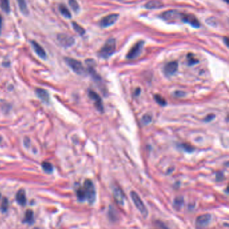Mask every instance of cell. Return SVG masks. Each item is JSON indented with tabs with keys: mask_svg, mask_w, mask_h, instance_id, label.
Wrapping results in <instances>:
<instances>
[{
	"mask_svg": "<svg viewBox=\"0 0 229 229\" xmlns=\"http://www.w3.org/2000/svg\"><path fill=\"white\" fill-rule=\"evenodd\" d=\"M116 51V40L114 38H110L105 43L99 52L101 58L106 59L111 56Z\"/></svg>",
	"mask_w": 229,
	"mask_h": 229,
	"instance_id": "cell-1",
	"label": "cell"
},
{
	"mask_svg": "<svg viewBox=\"0 0 229 229\" xmlns=\"http://www.w3.org/2000/svg\"><path fill=\"white\" fill-rule=\"evenodd\" d=\"M83 190L85 191L86 200L92 205L96 200V190L93 182L90 180H86L83 184Z\"/></svg>",
	"mask_w": 229,
	"mask_h": 229,
	"instance_id": "cell-2",
	"label": "cell"
},
{
	"mask_svg": "<svg viewBox=\"0 0 229 229\" xmlns=\"http://www.w3.org/2000/svg\"><path fill=\"white\" fill-rule=\"evenodd\" d=\"M130 196H131L132 200L133 201L134 205L136 207V208L140 211L142 215L144 218H146L148 216V210L146 208V206H145L144 204L142 201L140 196L134 191H132L130 192Z\"/></svg>",
	"mask_w": 229,
	"mask_h": 229,
	"instance_id": "cell-3",
	"label": "cell"
},
{
	"mask_svg": "<svg viewBox=\"0 0 229 229\" xmlns=\"http://www.w3.org/2000/svg\"><path fill=\"white\" fill-rule=\"evenodd\" d=\"M65 60L67 64V65L69 66L75 73H77V74H84V67H83L82 63L79 61V60L71 58H65Z\"/></svg>",
	"mask_w": 229,
	"mask_h": 229,
	"instance_id": "cell-4",
	"label": "cell"
},
{
	"mask_svg": "<svg viewBox=\"0 0 229 229\" xmlns=\"http://www.w3.org/2000/svg\"><path fill=\"white\" fill-rule=\"evenodd\" d=\"M143 46H144L143 41L138 42L136 44H134L133 47L130 50L128 53L127 54L126 58L128 59L132 60V59H135L136 58H137L138 56H139V55L142 52V50H143Z\"/></svg>",
	"mask_w": 229,
	"mask_h": 229,
	"instance_id": "cell-5",
	"label": "cell"
},
{
	"mask_svg": "<svg viewBox=\"0 0 229 229\" xmlns=\"http://www.w3.org/2000/svg\"><path fill=\"white\" fill-rule=\"evenodd\" d=\"M57 38L59 44L65 48L71 47L75 44V39L67 34H59Z\"/></svg>",
	"mask_w": 229,
	"mask_h": 229,
	"instance_id": "cell-6",
	"label": "cell"
},
{
	"mask_svg": "<svg viewBox=\"0 0 229 229\" xmlns=\"http://www.w3.org/2000/svg\"><path fill=\"white\" fill-rule=\"evenodd\" d=\"M210 220H211V215L209 214H205L199 216L195 220L196 227L198 229L205 228L208 226Z\"/></svg>",
	"mask_w": 229,
	"mask_h": 229,
	"instance_id": "cell-7",
	"label": "cell"
},
{
	"mask_svg": "<svg viewBox=\"0 0 229 229\" xmlns=\"http://www.w3.org/2000/svg\"><path fill=\"white\" fill-rule=\"evenodd\" d=\"M118 14L112 13L103 17L100 21V26L101 28H107L112 26L116 22L118 19Z\"/></svg>",
	"mask_w": 229,
	"mask_h": 229,
	"instance_id": "cell-8",
	"label": "cell"
},
{
	"mask_svg": "<svg viewBox=\"0 0 229 229\" xmlns=\"http://www.w3.org/2000/svg\"><path fill=\"white\" fill-rule=\"evenodd\" d=\"M88 96L93 101L94 105H95L96 109L100 112L104 111V106H103V103L100 96L99 95L97 94L96 92L93 91H88Z\"/></svg>",
	"mask_w": 229,
	"mask_h": 229,
	"instance_id": "cell-9",
	"label": "cell"
},
{
	"mask_svg": "<svg viewBox=\"0 0 229 229\" xmlns=\"http://www.w3.org/2000/svg\"><path fill=\"white\" fill-rule=\"evenodd\" d=\"M182 13H181L180 12H177V11L175 10H170L168 11V12H165L162 14V18L165 20L167 21H176L177 20H181V17H182Z\"/></svg>",
	"mask_w": 229,
	"mask_h": 229,
	"instance_id": "cell-10",
	"label": "cell"
},
{
	"mask_svg": "<svg viewBox=\"0 0 229 229\" xmlns=\"http://www.w3.org/2000/svg\"><path fill=\"white\" fill-rule=\"evenodd\" d=\"M181 20L184 22L189 24L194 28H199L200 26V23L199 22L198 20L191 14H183Z\"/></svg>",
	"mask_w": 229,
	"mask_h": 229,
	"instance_id": "cell-11",
	"label": "cell"
},
{
	"mask_svg": "<svg viewBox=\"0 0 229 229\" xmlns=\"http://www.w3.org/2000/svg\"><path fill=\"white\" fill-rule=\"evenodd\" d=\"M178 69V63L177 61H172L168 62L166 65L164 66V73L166 76L169 77L172 76L173 74H175Z\"/></svg>",
	"mask_w": 229,
	"mask_h": 229,
	"instance_id": "cell-12",
	"label": "cell"
},
{
	"mask_svg": "<svg viewBox=\"0 0 229 229\" xmlns=\"http://www.w3.org/2000/svg\"><path fill=\"white\" fill-rule=\"evenodd\" d=\"M113 196L115 201L120 205H123L124 202V194L118 187H115L113 190Z\"/></svg>",
	"mask_w": 229,
	"mask_h": 229,
	"instance_id": "cell-13",
	"label": "cell"
},
{
	"mask_svg": "<svg viewBox=\"0 0 229 229\" xmlns=\"http://www.w3.org/2000/svg\"><path fill=\"white\" fill-rule=\"evenodd\" d=\"M31 44L32 46V48H33L34 52L36 53V54H37L40 58H41L42 59H46V53L42 46L35 41H32Z\"/></svg>",
	"mask_w": 229,
	"mask_h": 229,
	"instance_id": "cell-14",
	"label": "cell"
},
{
	"mask_svg": "<svg viewBox=\"0 0 229 229\" xmlns=\"http://www.w3.org/2000/svg\"><path fill=\"white\" fill-rule=\"evenodd\" d=\"M36 94L38 97L42 101L46 103H49L50 101V96L49 95L45 89L38 88L36 89Z\"/></svg>",
	"mask_w": 229,
	"mask_h": 229,
	"instance_id": "cell-15",
	"label": "cell"
},
{
	"mask_svg": "<svg viewBox=\"0 0 229 229\" xmlns=\"http://www.w3.org/2000/svg\"><path fill=\"white\" fill-rule=\"evenodd\" d=\"M16 200L19 205L22 206H25L26 204V193L24 189H20L18 190L16 194Z\"/></svg>",
	"mask_w": 229,
	"mask_h": 229,
	"instance_id": "cell-16",
	"label": "cell"
},
{
	"mask_svg": "<svg viewBox=\"0 0 229 229\" xmlns=\"http://www.w3.org/2000/svg\"><path fill=\"white\" fill-rule=\"evenodd\" d=\"M59 9L62 16H64L65 17H66V18L67 19L71 18V13L69 12V10L68 9V8L65 5L63 4L60 5Z\"/></svg>",
	"mask_w": 229,
	"mask_h": 229,
	"instance_id": "cell-17",
	"label": "cell"
},
{
	"mask_svg": "<svg viewBox=\"0 0 229 229\" xmlns=\"http://www.w3.org/2000/svg\"><path fill=\"white\" fill-rule=\"evenodd\" d=\"M17 2L19 6L21 12L24 15H27L28 13V9L25 0H17Z\"/></svg>",
	"mask_w": 229,
	"mask_h": 229,
	"instance_id": "cell-18",
	"label": "cell"
},
{
	"mask_svg": "<svg viewBox=\"0 0 229 229\" xmlns=\"http://www.w3.org/2000/svg\"><path fill=\"white\" fill-rule=\"evenodd\" d=\"M162 6H163V4L159 1H151L150 2L147 3L146 6H145V7H146L147 9H149L160 8H161Z\"/></svg>",
	"mask_w": 229,
	"mask_h": 229,
	"instance_id": "cell-19",
	"label": "cell"
},
{
	"mask_svg": "<svg viewBox=\"0 0 229 229\" xmlns=\"http://www.w3.org/2000/svg\"><path fill=\"white\" fill-rule=\"evenodd\" d=\"M33 219H34L33 212H32L31 210H28L26 212V214H25L24 221L26 223L32 224L34 222Z\"/></svg>",
	"mask_w": 229,
	"mask_h": 229,
	"instance_id": "cell-20",
	"label": "cell"
},
{
	"mask_svg": "<svg viewBox=\"0 0 229 229\" xmlns=\"http://www.w3.org/2000/svg\"><path fill=\"white\" fill-rule=\"evenodd\" d=\"M0 8L4 12L9 13L10 12L9 0H0Z\"/></svg>",
	"mask_w": 229,
	"mask_h": 229,
	"instance_id": "cell-21",
	"label": "cell"
},
{
	"mask_svg": "<svg viewBox=\"0 0 229 229\" xmlns=\"http://www.w3.org/2000/svg\"><path fill=\"white\" fill-rule=\"evenodd\" d=\"M184 205V199L182 197H177L174 200L173 206L176 210H180L181 208Z\"/></svg>",
	"mask_w": 229,
	"mask_h": 229,
	"instance_id": "cell-22",
	"label": "cell"
},
{
	"mask_svg": "<svg viewBox=\"0 0 229 229\" xmlns=\"http://www.w3.org/2000/svg\"><path fill=\"white\" fill-rule=\"evenodd\" d=\"M72 26H73V29L75 30V31L76 32H77L79 35L83 36V34H85V30H84V28H83L81 26H79L78 24L74 22L73 21V22H72Z\"/></svg>",
	"mask_w": 229,
	"mask_h": 229,
	"instance_id": "cell-23",
	"label": "cell"
},
{
	"mask_svg": "<svg viewBox=\"0 0 229 229\" xmlns=\"http://www.w3.org/2000/svg\"><path fill=\"white\" fill-rule=\"evenodd\" d=\"M76 194H77V196L78 199L80 201H84L86 200V196L85 194V191L83 190V188H79L77 191H76Z\"/></svg>",
	"mask_w": 229,
	"mask_h": 229,
	"instance_id": "cell-24",
	"label": "cell"
},
{
	"mask_svg": "<svg viewBox=\"0 0 229 229\" xmlns=\"http://www.w3.org/2000/svg\"><path fill=\"white\" fill-rule=\"evenodd\" d=\"M42 169L44 170L45 172L46 173H51L53 171V167L52 166V164L49 163V162H44L42 163Z\"/></svg>",
	"mask_w": 229,
	"mask_h": 229,
	"instance_id": "cell-25",
	"label": "cell"
},
{
	"mask_svg": "<svg viewBox=\"0 0 229 229\" xmlns=\"http://www.w3.org/2000/svg\"><path fill=\"white\" fill-rule=\"evenodd\" d=\"M69 4L71 6V9L74 11L75 13H77L79 11V3L76 0H69Z\"/></svg>",
	"mask_w": 229,
	"mask_h": 229,
	"instance_id": "cell-26",
	"label": "cell"
},
{
	"mask_svg": "<svg viewBox=\"0 0 229 229\" xmlns=\"http://www.w3.org/2000/svg\"><path fill=\"white\" fill-rule=\"evenodd\" d=\"M154 97H155V99L156 102H157L159 105H161V106L166 105L167 102L165 101V99L164 98H163V97H162V96L161 95H155Z\"/></svg>",
	"mask_w": 229,
	"mask_h": 229,
	"instance_id": "cell-27",
	"label": "cell"
},
{
	"mask_svg": "<svg viewBox=\"0 0 229 229\" xmlns=\"http://www.w3.org/2000/svg\"><path fill=\"white\" fill-rule=\"evenodd\" d=\"M8 208V200L7 198H3L2 202L1 210L3 212H5Z\"/></svg>",
	"mask_w": 229,
	"mask_h": 229,
	"instance_id": "cell-28",
	"label": "cell"
},
{
	"mask_svg": "<svg viewBox=\"0 0 229 229\" xmlns=\"http://www.w3.org/2000/svg\"><path fill=\"white\" fill-rule=\"evenodd\" d=\"M188 64H190V65H194V64L198 62V60L194 58V56L192 54H189L188 55Z\"/></svg>",
	"mask_w": 229,
	"mask_h": 229,
	"instance_id": "cell-29",
	"label": "cell"
},
{
	"mask_svg": "<svg viewBox=\"0 0 229 229\" xmlns=\"http://www.w3.org/2000/svg\"><path fill=\"white\" fill-rule=\"evenodd\" d=\"M142 121H143V123L144 125H148V124H149L152 121V117H151V115H150V114H146L143 117Z\"/></svg>",
	"mask_w": 229,
	"mask_h": 229,
	"instance_id": "cell-30",
	"label": "cell"
},
{
	"mask_svg": "<svg viewBox=\"0 0 229 229\" xmlns=\"http://www.w3.org/2000/svg\"><path fill=\"white\" fill-rule=\"evenodd\" d=\"M181 147H182L183 149H184L185 151H186L188 152H191L194 150V148H193V147L187 144H184L183 145H181Z\"/></svg>",
	"mask_w": 229,
	"mask_h": 229,
	"instance_id": "cell-31",
	"label": "cell"
},
{
	"mask_svg": "<svg viewBox=\"0 0 229 229\" xmlns=\"http://www.w3.org/2000/svg\"><path fill=\"white\" fill-rule=\"evenodd\" d=\"M214 117L215 116H214V114H209V115H208L205 118L204 121H206V122H209V121H211L212 120H213Z\"/></svg>",
	"mask_w": 229,
	"mask_h": 229,
	"instance_id": "cell-32",
	"label": "cell"
},
{
	"mask_svg": "<svg viewBox=\"0 0 229 229\" xmlns=\"http://www.w3.org/2000/svg\"><path fill=\"white\" fill-rule=\"evenodd\" d=\"M185 95V92L182 91H176L175 92V96H176L177 97H182Z\"/></svg>",
	"mask_w": 229,
	"mask_h": 229,
	"instance_id": "cell-33",
	"label": "cell"
},
{
	"mask_svg": "<svg viewBox=\"0 0 229 229\" xmlns=\"http://www.w3.org/2000/svg\"><path fill=\"white\" fill-rule=\"evenodd\" d=\"M220 178H222V179L223 178V174H222V173H218L217 175H216V179H217V180L220 181V180H220Z\"/></svg>",
	"mask_w": 229,
	"mask_h": 229,
	"instance_id": "cell-34",
	"label": "cell"
},
{
	"mask_svg": "<svg viewBox=\"0 0 229 229\" xmlns=\"http://www.w3.org/2000/svg\"><path fill=\"white\" fill-rule=\"evenodd\" d=\"M2 17L0 15V34H1V32H2Z\"/></svg>",
	"mask_w": 229,
	"mask_h": 229,
	"instance_id": "cell-35",
	"label": "cell"
},
{
	"mask_svg": "<svg viewBox=\"0 0 229 229\" xmlns=\"http://www.w3.org/2000/svg\"><path fill=\"white\" fill-rule=\"evenodd\" d=\"M224 40H225V44H226V45L228 46V38H225Z\"/></svg>",
	"mask_w": 229,
	"mask_h": 229,
	"instance_id": "cell-36",
	"label": "cell"
},
{
	"mask_svg": "<svg viewBox=\"0 0 229 229\" xmlns=\"http://www.w3.org/2000/svg\"><path fill=\"white\" fill-rule=\"evenodd\" d=\"M33 229H38V228H34Z\"/></svg>",
	"mask_w": 229,
	"mask_h": 229,
	"instance_id": "cell-37",
	"label": "cell"
},
{
	"mask_svg": "<svg viewBox=\"0 0 229 229\" xmlns=\"http://www.w3.org/2000/svg\"><path fill=\"white\" fill-rule=\"evenodd\" d=\"M1 140H2V137H0V141H1Z\"/></svg>",
	"mask_w": 229,
	"mask_h": 229,
	"instance_id": "cell-38",
	"label": "cell"
},
{
	"mask_svg": "<svg viewBox=\"0 0 229 229\" xmlns=\"http://www.w3.org/2000/svg\"><path fill=\"white\" fill-rule=\"evenodd\" d=\"M0 198H1V194H0Z\"/></svg>",
	"mask_w": 229,
	"mask_h": 229,
	"instance_id": "cell-39",
	"label": "cell"
}]
</instances>
